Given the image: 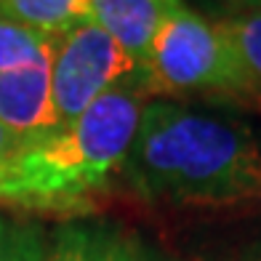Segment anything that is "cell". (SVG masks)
<instances>
[{
  "mask_svg": "<svg viewBox=\"0 0 261 261\" xmlns=\"http://www.w3.org/2000/svg\"><path fill=\"white\" fill-rule=\"evenodd\" d=\"M24 141H27V136H19L14 130H8L6 125H0V189H3L8 171H11V165H14Z\"/></svg>",
  "mask_w": 261,
  "mask_h": 261,
  "instance_id": "cell-12",
  "label": "cell"
},
{
  "mask_svg": "<svg viewBox=\"0 0 261 261\" xmlns=\"http://www.w3.org/2000/svg\"><path fill=\"white\" fill-rule=\"evenodd\" d=\"M227 3L243 6V11H253V8H261V0H227Z\"/></svg>",
  "mask_w": 261,
  "mask_h": 261,
  "instance_id": "cell-13",
  "label": "cell"
},
{
  "mask_svg": "<svg viewBox=\"0 0 261 261\" xmlns=\"http://www.w3.org/2000/svg\"><path fill=\"white\" fill-rule=\"evenodd\" d=\"M251 261H261V251H258V253H256V256H253Z\"/></svg>",
  "mask_w": 261,
  "mask_h": 261,
  "instance_id": "cell-15",
  "label": "cell"
},
{
  "mask_svg": "<svg viewBox=\"0 0 261 261\" xmlns=\"http://www.w3.org/2000/svg\"><path fill=\"white\" fill-rule=\"evenodd\" d=\"M0 19L35 30L40 35H62L91 19L88 0H0Z\"/></svg>",
  "mask_w": 261,
  "mask_h": 261,
  "instance_id": "cell-7",
  "label": "cell"
},
{
  "mask_svg": "<svg viewBox=\"0 0 261 261\" xmlns=\"http://www.w3.org/2000/svg\"><path fill=\"white\" fill-rule=\"evenodd\" d=\"M51 45L48 35H40L8 19H0V72L35 62Z\"/></svg>",
  "mask_w": 261,
  "mask_h": 261,
  "instance_id": "cell-10",
  "label": "cell"
},
{
  "mask_svg": "<svg viewBox=\"0 0 261 261\" xmlns=\"http://www.w3.org/2000/svg\"><path fill=\"white\" fill-rule=\"evenodd\" d=\"M139 69L149 93H256L221 21L187 6L163 19Z\"/></svg>",
  "mask_w": 261,
  "mask_h": 261,
  "instance_id": "cell-3",
  "label": "cell"
},
{
  "mask_svg": "<svg viewBox=\"0 0 261 261\" xmlns=\"http://www.w3.org/2000/svg\"><path fill=\"white\" fill-rule=\"evenodd\" d=\"M91 19L139 62H144L149 43L163 19L184 6L181 0H88Z\"/></svg>",
  "mask_w": 261,
  "mask_h": 261,
  "instance_id": "cell-6",
  "label": "cell"
},
{
  "mask_svg": "<svg viewBox=\"0 0 261 261\" xmlns=\"http://www.w3.org/2000/svg\"><path fill=\"white\" fill-rule=\"evenodd\" d=\"M139 261H160V258H155V256H149V253H139Z\"/></svg>",
  "mask_w": 261,
  "mask_h": 261,
  "instance_id": "cell-14",
  "label": "cell"
},
{
  "mask_svg": "<svg viewBox=\"0 0 261 261\" xmlns=\"http://www.w3.org/2000/svg\"><path fill=\"white\" fill-rule=\"evenodd\" d=\"M48 248L35 224L0 213V261H45Z\"/></svg>",
  "mask_w": 261,
  "mask_h": 261,
  "instance_id": "cell-11",
  "label": "cell"
},
{
  "mask_svg": "<svg viewBox=\"0 0 261 261\" xmlns=\"http://www.w3.org/2000/svg\"><path fill=\"white\" fill-rule=\"evenodd\" d=\"M45 261H139L136 245L101 227H67Z\"/></svg>",
  "mask_w": 261,
  "mask_h": 261,
  "instance_id": "cell-8",
  "label": "cell"
},
{
  "mask_svg": "<svg viewBox=\"0 0 261 261\" xmlns=\"http://www.w3.org/2000/svg\"><path fill=\"white\" fill-rule=\"evenodd\" d=\"M258 107H261V104H258Z\"/></svg>",
  "mask_w": 261,
  "mask_h": 261,
  "instance_id": "cell-16",
  "label": "cell"
},
{
  "mask_svg": "<svg viewBox=\"0 0 261 261\" xmlns=\"http://www.w3.org/2000/svg\"><path fill=\"white\" fill-rule=\"evenodd\" d=\"M0 125L27 139L62 125L54 104L51 45L35 62L0 72Z\"/></svg>",
  "mask_w": 261,
  "mask_h": 261,
  "instance_id": "cell-5",
  "label": "cell"
},
{
  "mask_svg": "<svg viewBox=\"0 0 261 261\" xmlns=\"http://www.w3.org/2000/svg\"><path fill=\"white\" fill-rule=\"evenodd\" d=\"M139 72V62L96 21L51 38V83L59 120L72 123L110 88Z\"/></svg>",
  "mask_w": 261,
  "mask_h": 261,
  "instance_id": "cell-4",
  "label": "cell"
},
{
  "mask_svg": "<svg viewBox=\"0 0 261 261\" xmlns=\"http://www.w3.org/2000/svg\"><path fill=\"white\" fill-rule=\"evenodd\" d=\"M147 200L232 205L261 200V147L243 123L147 101L120 171Z\"/></svg>",
  "mask_w": 261,
  "mask_h": 261,
  "instance_id": "cell-1",
  "label": "cell"
},
{
  "mask_svg": "<svg viewBox=\"0 0 261 261\" xmlns=\"http://www.w3.org/2000/svg\"><path fill=\"white\" fill-rule=\"evenodd\" d=\"M221 27L227 30L253 88L261 91V8L243 11L232 19H224Z\"/></svg>",
  "mask_w": 261,
  "mask_h": 261,
  "instance_id": "cell-9",
  "label": "cell"
},
{
  "mask_svg": "<svg viewBox=\"0 0 261 261\" xmlns=\"http://www.w3.org/2000/svg\"><path fill=\"white\" fill-rule=\"evenodd\" d=\"M147 83L136 75L96 99L72 123L30 136L0 189V203L21 208H75L123 171L147 104Z\"/></svg>",
  "mask_w": 261,
  "mask_h": 261,
  "instance_id": "cell-2",
  "label": "cell"
}]
</instances>
